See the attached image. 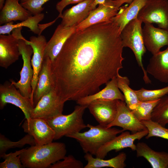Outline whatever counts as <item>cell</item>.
Wrapping results in <instances>:
<instances>
[{
  "instance_id": "6da1fadb",
  "label": "cell",
  "mask_w": 168,
  "mask_h": 168,
  "mask_svg": "<svg viewBox=\"0 0 168 168\" xmlns=\"http://www.w3.org/2000/svg\"><path fill=\"white\" fill-rule=\"evenodd\" d=\"M119 27L111 20L76 31L52 62L55 89L62 100H78L100 91L123 68Z\"/></svg>"
},
{
  "instance_id": "7a4b0ae2",
  "label": "cell",
  "mask_w": 168,
  "mask_h": 168,
  "mask_svg": "<svg viewBox=\"0 0 168 168\" xmlns=\"http://www.w3.org/2000/svg\"><path fill=\"white\" fill-rule=\"evenodd\" d=\"M67 152L64 143L52 142L26 148L20 155V159L25 168H49L52 164L63 159Z\"/></svg>"
},
{
  "instance_id": "3957f363",
  "label": "cell",
  "mask_w": 168,
  "mask_h": 168,
  "mask_svg": "<svg viewBox=\"0 0 168 168\" xmlns=\"http://www.w3.org/2000/svg\"><path fill=\"white\" fill-rule=\"evenodd\" d=\"M89 129L84 132H77L66 137L76 140L80 144L83 152L95 156L98 150L103 145L109 142L117 134L124 131L115 128L107 127L99 124L93 126L86 125Z\"/></svg>"
},
{
  "instance_id": "277c9868",
  "label": "cell",
  "mask_w": 168,
  "mask_h": 168,
  "mask_svg": "<svg viewBox=\"0 0 168 168\" xmlns=\"http://www.w3.org/2000/svg\"><path fill=\"white\" fill-rule=\"evenodd\" d=\"M142 22L137 17L128 22L121 32V37L124 47L129 48L134 54L138 66L143 74V80L145 84H149L151 81L142 63V57L146 53L142 33Z\"/></svg>"
},
{
  "instance_id": "5b68a950",
  "label": "cell",
  "mask_w": 168,
  "mask_h": 168,
  "mask_svg": "<svg viewBox=\"0 0 168 168\" xmlns=\"http://www.w3.org/2000/svg\"><path fill=\"white\" fill-rule=\"evenodd\" d=\"M88 106L78 105L75 107L74 111L69 114L63 115L62 114L46 119L55 132L54 140L80 132L87 128L83 119V116Z\"/></svg>"
},
{
  "instance_id": "8992f818",
  "label": "cell",
  "mask_w": 168,
  "mask_h": 168,
  "mask_svg": "<svg viewBox=\"0 0 168 168\" xmlns=\"http://www.w3.org/2000/svg\"><path fill=\"white\" fill-rule=\"evenodd\" d=\"M26 40L23 37L19 39L18 41L19 49L23 60V67L20 72V79L17 82L13 80H10V82L23 96L30 98L33 104L31 86L33 70L31 58L33 50L31 45L26 43Z\"/></svg>"
},
{
  "instance_id": "52a82bcc",
  "label": "cell",
  "mask_w": 168,
  "mask_h": 168,
  "mask_svg": "<svg viewBox=\"0 0 168 168\" xmlns=\"http://www.w3.org/2000/svg\"><path fill=\"white\" fill-rule=\"evenodd\" d=\"M137 18L142 23H155L159 27L168 30V1L147 0Z\"/></svg>"
},
{
  "instance_id": "ba28073f",
  "label": "cell",
  "mask_w": 168,
  "mask_h": 168,
  "mask_svg": "<svg viewBox=\"0 0 168 168\" xmlns=\"http://www.w3.org/2000/svg\"><path fill=\"white\" fill-rule=\"evenodd\" d=\"M8 103L21 109L27 120L30 118L31 113L34 108L31 100L23 96L11 82L7 81L0 85V109H3Z\"/></svg>"
},
{
  "instance_id": "9c48e42d",
  "label": "cell",
  "mask_w": 168,
  "mask_h": 168,
  "mask_svg": "<svg viewBox=\"0 0 168 168\" xmlns=\"http://www.w3.org/2000/svg\"><path fill=\"white\" fill-rule=\"evenodd\" d=\"M22 27L15 29L12 34L0 35V66L7 69L18 60L21 54L18 41L24 37L21 34Z\"/></svg>"
},
{
  "instance_id": "30bf717a",
  "label": "cell",
  "mask_w": 168,
  "mask_h": 168,
  "mask_svg": "<svg viewBox=\"0 0 168 168\" xmlns=\"http://www.w3.org/2000/svg\"><path fill=\"white\" fill-rule=\"evenodd\" d=\"M64 103L54 88L39 100L31 111L30 118L47 119L62 114Z\"/></svg>"
},
{
  "instance_id": "8fae6325",
  "label": "cell",
  "mask_w": 168,
  "mask_h": 168,
  "mask_svg": "<svg viewBox=\"0 0 168 168\" xmlns=\"http://www.w3.org/2000/svg\"><path fill=\"white\" fill-rule=\"evenodd\" d=\"M148 133L147 129L132 134L128 131H124L101 147L96 152V157L104 159L111 151L114 150L117 152L127 147L135 151L136 145L134 144V141L140 140L147 135Z\"/></svg>"
},
{
  "instance_id": "7c38bea8",
  "label": "cell",
  "mask_w": 168,
  "mask_h": 168,
  "mask_svg": "<svg viewBox=\"0 0 168 168\" xmlns=\"http://www.w3.org/2000/svg\"><path fill=\"white\" fill-rule=\"evenodd\" d=\"M22 127L25 132L33 137L36 145L47 144L54 139L55 132L45 119L36 118L26 119Z\"/></svg>"
},
{
  "instance_id": "4fadbf2b",
  "label": "cell",
  "mask_w": 168,
  "mask_h": 168,
  "mask_svg": "<svg viewBox=\"0 0 168 168\" xmlns=\"http://www.w3.org/2000/svg\"><path fill=\"white\" fill-rule=\"evenodd\" d=\"M117 107L116 117L114 120L106 126L107 128L119 126L122 128L124 131L129 130L132 133L147 129L127 107L125 101L118 100Z\"/></svg>"
},
{
  "instance_id": "5bb4252c",
  "label": "cell",
  "mask_w": 168,
  "mask_h": 168,
  "mask_svg": "<svg viewBox=\"0 0 168 168\" xmlns=\"http://www.w3.org/2000/svg\"><path fill=\"white\" fill-rule=\"evenodd\" d=\"M119 8L114 0H106L92 10L88 17L76 26V31L85 29L95 24L108 21L118 13Z\"/></svg>"
},
{
  "instance_id": "9a60e30c",
  "label": "cell",
  "mask_w": 168,
  "mask_h": 168,
  "mask_svg": "<svg viewBox=\"0 0 168 168\" xmlns=\"http://www.w3.org/2000/svg\"><path fill=\"white\" fill-rule=\"evenodd\" d=\"M144 44L153 55L160 51L162 47L168 45V30L154 27L152 23H144L142 28Z\"/></svg>"
},
{
  "instance_id": "2e32d148",
  "label": "cell",
  "mask_w": 168,
  "mask_h": 168,
  "mask_svg": "<svg viewBox=\"0 0 168 168\" xmlns=\"http://www.w3.org/2000/svg\"><path fill=\"white\" fill-rule=\"evenodd\" d=\"M26 43L32 47L33 55L31 59V64L33 70V75L31 83L32 96L33 97L38 80V76L41 69L44 61L45 47L47 43L45 37L40 35L37 36H31L30 41Z\"/></svg>"
},
{
  "instance_id": "e0dca14e",
  "label": "cell",
  "mask_w": 168,
  "mask_h": 168,
  "mask_svg": "<svg viewBox=\"0 0 168 168\" xmlns=\"http://www.w3.org/2000/svg\"><path fill=\"white\" fill-rule=\"evenodd\" d=\"M117 100H97L89 104L87 108L99 124L107 126L116 117Z\"/></svg>"
},
{
  "instance_id": "ac0fdd59",
  "label": "cell",
  "mask_w": 168,
  "mask_h": 168,
  "mask_svg": "<svg viewBox=\"0 0 168 168\" xmlns=\"http://www.w3.org/2000/svg\"><path fill=\"white\" fill-rule=\"evenodd\" d=\"M52 65V61L48 57L44 56L42 67L39 75L37 85L34 94V107L44 95L55 88Z\"/></svg>"
},
{
  "instance_id": "d6986e66",
  "label": "cell",
  "mask_w": 168,
  "mask_h": 168,
  "mask_svg": "<svg viewBox=\"0 0 168 168\" xmlns=\"http://www.w3.org/2000/svg\"><path fill=\"white\" fill-rule=\"evenodd\" d=\"M76 26H65L61 24L59 25L47 43L44 56L49 57L52 62L60 52L67 40L76 31Z\"/></svg>"
},
{
  "instance_id": "ffe728a7",
  "label": "cell",
  "mask_w": 168,
  "mask_h": 168,
  "mask_svg": "<svg viewBox=\"0 0 168 168\" xmlns=\"http://www.w3.org/2000/svg\"><path fill=\"white\" fill-rule=\"evenodd\" d=\"M94 0H84L65 10L62 14L61 24L65 26H77L88 16L93 10Z\"/></svg>"
},
{
  "instance_id": "44dd1931",
  "label": "cell",
  "mask_w": 168,
  "mask_h": 168,
  "mask_svg": "<svg viewBox=\"0 0 168 168\" xmlns=\"http://www.w3.org/2000/svg\"><path fill=\"white\" fill-rule=\"evenodd\" d=\"M164 50L153 55L150 58L146 71L155 79L168 83V45Z\"/></svg>"
},
{
  "instance_id": "7402d4cb",
  "label": "cell",
  "mask_w": 168,
  "mask_h": 168,
  "mask_svg": "<svg viewBox=\"0 0 168 168\" xmlns=\"http://www.w3.org/2000/svg\"><path fill=\"white\" fill-rule=\"evenodd\" d=\"M116 100L125 101L124 96L121 93L118 86L116 77H114L108 82L105 87L100 91L83 97L76 101L78 105H88L93 101L97 100Z\"/></svg>"
},
{
  "instance_id": "603a6c76",
  "label": "cell",
  "mask_w": 168,
  "mask_h": 168,
  "mask_svg": "<svg viewBox=\"0 0 168 168\" xmlns=\"http://www.w3.org/2000/svg\"><path fill=\"white\" fill-rule=\"evenodd\" d=\"M20 1V0H5L1 10L0 25L17 21H22L32 15L19 3Z\"/></svg>"
},
{
  "instance_id": "cb8c5ba5",
  "label": "cell",
  "mask_w": 168,
  "mask_h": 168,
  "mask_svg": "<svg viewBox=\"0 0 168 168\" xmlns=\"http://www.w3.org/2000/svg\"><path fill=\"white\" fill-rule=\"evenodd\" d=\"M44 14L41 13L33 16L32 15L25 21L16 24H13V22H11L1 25L0 26V35L9 34L15 29L24 26L29 28L34 34L40 35L45 29L53 24L56 20H55L46 24H39L44 19Z\"/></svg>"
},
{
  "instance_id": "d4e9b609",
  "label": "cell",
  "mask_w": 168,
  "mask_h": 168,
  "mask_svg": "<svg viewBox=\"0 0 168 168\" xmlns=\"http://www.w3.org/2000/svg\"><path fill=\"white\" fill-rule=\"evenodd\" d=\"M136 156L142 157L150 163L153 168H168V153L156 151L144 142L136 145Z\"/></svg>"
},
{
  "instance_id": "484cf974",
  "label": "cell",
  "mask_w": 168,
  "mask_h": 168,
  "mask_svg": "<svg viewBox=\"0 0 168 168\" xmlns=\"http://www.w3.org/2000/svg\"><path fill=\"white\" fill-rule=\"evenodd\" d=\"M147 1L134 0L128 7L120 9L117 14L111 19V21L119 27L120 32L128 22L137 17Z\"/></svg>"
},
{
  "instance_id": "4316f807",
  "label": "cell",
  "mask_w": 168,
  "mask_h": 168,
  "mask_svg": "<svg viewBox=\"0 0 168 168\" xmlns=\"http://www.w3.org/2000/svg\"><path fill=\"white\" fill-rule=\"evenodd\" d=\"M92 155L86 153L84 156L85 160L87 162L84 168H100L110 167L114 168H124L126 165L125 161L126 154L121 152L116 156L108 160H104L97 157H94Z\"/></svg>"
},
{
  "instance_id": "83f0119b",
  "label": "cell",
  "mask_w": 168,
  "mask_h": 168,
  "mask_svg": "<svg viewBox=\"0 0 168 168\" xmlns=\"http://www.w3.org/2000/svg\"><path fill=\"white\" fill-rule=\"evenodd\" d=\"M118 86L123 93L127 107L131 110H134L139 101L134 91L129 86L130 80L126 76L119 74L116 77Z\"/></svg>"
},
{
  "instance_id": "f1b7e54d",
  "label": "cell",
  "mask_w": 168,
  "mask_h": 168,
  "mask_svg": "<svg viewBox=\"0 0 168 168\" xmlns=\"http://www.w3.org/2000/svg\"><path fill=\"white\" fill-rule=\"evenodd\" d=\"M151 120L165 127L168 124V96L161 98L154 108Z\"/></svg>"
},
{
  "instance_id": "f546056e",
  "label": "cell",
  "mask_w": 168,
  "mask_h": 168,
  "mask_svg": "<svg viewBox=\"0 0 168 168\" xmlns=\"http://www.w3.org/2000/svg\"><path fill=\"white\" fill-rule=\"evenodd\" d=\"M139 101L135 108L131 110L135 117L139 121L151 120L153 110L159 99Z\"/></svg>"
},
{
  "instance_id": "4dcf8cb0",
  "label": "cell",
  "mask_w": 168,
  "mask_h": 168,
  "mask_svg": "<svg viewBox=\"0 0 168 168\" xmlns=\"http://www.w3.org/2000/svg\"><path fill=\"white\" fill-rule=\"evenodd\" d=\"M26 144L31 146L35 145L33 137L27 134L19 141L12 142L3 135H0V154L5 153L8 150L16 147H21Z\"/></svg>"
},
{
  "instance_id": "1f68e13d",
  "label": "cell",
  "mask_w": 168,
  "mask_h": 168,
  "mask_svg": "<svg viewBox=\"0 0 168 168\" xmlns=\"http://www.w3.org/2000/svg\"><path fill=\"white\" fill-rule=\"evenodd\" d=\"M26 148L11 152L7 154L5 153L0 155L1 157L4 160L0 163V168H23L24 166L21 162L20 155Z\"/></svg>"
},
{
  "instance_id": "d6a6232c",
  "label": "cell",
  "mask_w": 168,
  "mask_h": 168,
  "mask_svg": "<svg viewBox=\"0 0 168 168\" xmlns=\"http://www.w3.org/2000/svg\"><path fill=\"white\" fill-rule=\"evenodd\" d=\"M134 91L140 101L157 100L168 94V86L153 90H148L142 88L138 90H134Z\"/></svg>"
},
{
  "instance_id": "836d02e7",
  "label": "cell",
  "mask_w": 168,
  "mask_h": 168,
  "mask_svg": "<svg viewBox=\"0 0 168 168\" xmlns=\"http://www.w3.org/2000/svg\"><path fill=\"white\" fill-rule=\"evenodd\" d=\"M148 130L146 138L156 137L168 140V128L163 127L151 120L141 121Z\"/></svg>"
},
{
  "instance_id": "e575fe53",
  "label": "cell",
  "mask_w": 168,
  "mask_h": 168,
  "mask_svg": "<svg viewBox=\"0 0 168 168\" xmlns=\"http://www.w3.org/2000/svg\"><path fill=\"white\" fill-rule=\"evenodd\" d=\"M49 0H20V3L32 15L42 13L44 10L43 5Z\"/></svg>"
},
{
  "instance_id": "d590c367",
  "label": "cell",
  "mask_w": 168,
  "mask_h": 168,
  "mask_svg": "<svg viewBox=\"0 0 168 168\" xmlns=\"http://www.w3.org/2000/svg\"><path fill=\"white\" fill-rule=\"evenodd\" d=\"M52 164L49 168H82L83 166L81 161L76 159L72 155L65 156L63 159Z\"/></svg>"
},
{
  "instance_id": "8d00e7d4",
  "label": "cell",
  "mask_w": 168,
  "mask_h": 168,
  "mask_svg": "<svg viewBox=\"0 0 168 168\" xmlns=\"http://www.w3.org/2000/svg\"><path fill=\"white\" fill-rule=\"evenodd\" d=\"M84 0H61L56 5V8L59 13L58 18H62V12L63 9L68 5L79 3Z\"/></svg>"
},
{
  "instance_id": "74e56055",
  "label": "cell",
  "mask_w": 168,
  "mask_h": 168,
  "mask_svg": "<svg viewBox=\"0 0 168 168\" xmlns=\"http://www.w3.org/2000/svg\"><path fill=\"white\" fill-rule=\"evenodd\" d=\"M134 0H114L116 6L118 8L124 3H127L130 4Z\"/></svg>"
},
{
  "instance_id": "f35d334b",
  "label": "cell",
  "mask_w": 168,
  "mask_h": 168,
  "mask_svg": "<svg viewBox=\"0 0 168 168\" xmlns=\"http://www.w3.org/2000/svg\"><path fill=\"white\" fill-rule=\"evenodd\" d=\"M106 0H94L92 6L93 10L96 8L97 5L104 3Z\"/></svg>"
},
{
  "instance_id": "ab89813d",
  "label": "cell",
  "mask_w": 168,
  "mask_h": 168,
  "mask_svg": "<svg viewBox=\"0 0 168 168\" xmlns=\"http://www.w3.org/2000/svg\"><path fill=\"white\" fill-rule=\"evenodd\" d=\"M5 0H0V9L1 10L5 3Z\"/></svg>"
}]
</instances>
